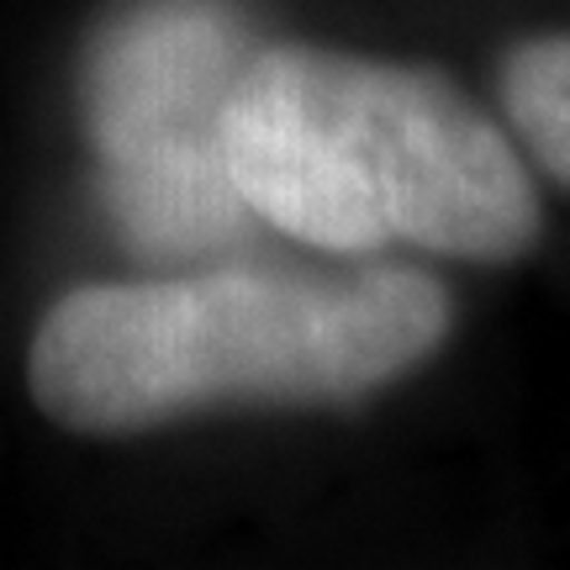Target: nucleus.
<instances>
[{
  "mask_svg": "<svg viewBox=\"0 0 570 570\" xmlns=\"http://www.w3.org/2000/svg\"><path fill=\"white\" fill-rule=\"evenodd\" d=\"M454 333L449 285L386 254L348 265H185L63 291L27 391L80 439H138L233 407H360Z\"/></svg>",
  "mask_w": 570,
  "mask_h": 570,
  "instance_id": "1",
  "label": "nucleus"
},
{
  "mask_svg": "<svg viewBox=\"0 0 570 570\" xmlns=\"http://www.w3.org/2000/svg\"><path fill=\"white\" fill-rule=\"evenodd\" d=\"M223 164L254 223L338 259L518 265L544 238L529 154L428 63L254 42L223 106Z\"/></svg>",
  "mask_w": 570,
  "mask_h": 570,
  "instance_id": "2",
  "label": "nucleus"
},
{
  "mask_svg": "<svg viewBox=\"0 0 570 570\" xmlns=\"http://www.w3.org/2000/svg\"><path fill=\"white\" fill-rule=\"evenodd\" d=\"M254 32L233 0H127L85 69L111 223L138 248L190 259L248 212L223 164V106Z\"/></svg>",
  "mask_w": 570,
  "mask_h": 570,
  "instance_id": "3",
  "label": "nucleus"
},
{
  "mask_svg": "<svg viewBox=\"0 0 570 570\" xmlns=\"http://www.w3.org/2000/svg\"><path fill=\"white\" fill-rule=\"evenodd\" d=\"M502 122L550 180L570 185V32L512 42L497 69Z\"/></svg>",
  "mask_w": 570,
  "mask_h": 570,
  "instance_id": "4",
  "label": "nucleus"
}]
</instances>
